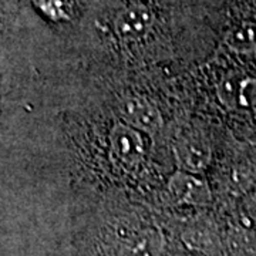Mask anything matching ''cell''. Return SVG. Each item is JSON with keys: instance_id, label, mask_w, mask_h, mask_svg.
I'll list each match as a JSON object with an SVG mask.
<instances>
[{"instance_id": "6da1fadb", "label": "cell", "mask_w": 256, "mask_h": 256, "mask_svg": "<svg viewBox=\"0 0 256 256\" xmlns=\"http://www.w3.org/2000/svg\"><path fill=\"white\" fill-rule=\"evenodd\" d=\"M110 154L122 168H136L144 158V141L136 128L126 122L112 126L108 134Z\"/></svg>"}, {"instance_id": "7a4b0ae2", "label": "cell", "mask_w": 256, "mask_h": 256, "mask_svg": "<svg viewBox=\"0 0 256 256\" xmlns=\"http://www.w3.org/2000/svg\"><path fill=\"white\" fill-rule=\"evenodd\" d=\"M175 162L178 170L198 174L210 162V146L206 138L198 132H186L175 141Z\"/></svg>"}, {"instance_id": "3957f363", "label": "cell", "mask_w": 256, "mask_h": 256, "mask_svg": "<svg viewBox=\"0 0 256 256\" xmlns=\"http://www.w3.org/2000/svg\"><path fill=\"white\" fill-rule=\"evenodd\" d=\"M154 13L141 0H131L120 10L116 18V32L121 38L140 40L146 37L154 24Z\"/></svg>"}, {"instance_id": "277c9868", "label": "cell", "mask_w": 256, "mask_h": 256, "mask_svg": "<svg viewBox=\"0 0 256 256\" xmlns=\"http://www.w3.org/2000/svg\"><path fill=\"white\" fill-rule=\"evenodd\" d=\"M120 114L124 122L142 131L146 134H154L161 127V114L156 106L144 97H127L120 104Z\"/></svg>"}, {"instance_id": "5b68a950", "label": "cell", "mask_w": 256, "mask_h": 256, "mask_svg": "<svg viewBox=\"0 0 256 256\" xmlns=\"http://www.w3.org/2000/svg\"><path fill=\"white\" fill-rule=\"evenodd\" d=\"M168 190L178 201L200 205L210 201V190L208 184L198 178L195 174H190L178 170L168 181Z\"/></svg>"}, {"instance_id": "8992f818", "label": "cell", "mask_w": 256, "mask_h": 256, "mask_svg": "<svg viewBox=\"0 0 256 256\" xmlns=\"http://www.w3.org/2000/svg\"><path fill=\"white\" fill-rule=\"evenodd\" d=\"M226 46L240 54L252 53L256 50V23L244 22L229 30L225 36Z\"/></svg>"}, {"instance_id": "52a82bcc", "label": "cell", "mask_w": 256, "mask_h": 256, "mask_svg": "<svg viewBox=\"0 0 256 256\" xmlns=\"http://www.w3.org/2000/svg\"><path fill=\"white\" fill-rule=\"evenodd\" d=\"M32 3L52 22H68L73 18V0H32Z\"/></svg>"}]
</instances>
